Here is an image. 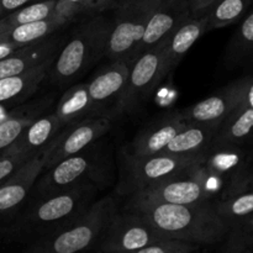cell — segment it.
Listing matches in <instances>:
<instances>
[{
  "label": "cell",
  "mask_w": 253,
  "mask_h": 253,
  "mask_svg": "<svg viewBox=\"0 0 253 253\" xmlns=\"http://www.w3.org/2000/svg\"><path fill=\"white\" fill-rule=\"evenodd\" d=\"M125 210L135 212L163 236L200 246L222 244L230 230L214 202L184 205L130 198Z\"/></svg>",
  "instance_id": "1"
},
{
  "label": "cell",
  "mask_w": 253,
  "mask_h": 253,
  "mask_svg": "<svg viewBox=\"0 0 253 253\" xmlns=\"http://www.w3.org/2000/svg\"><path fill=\"white\" fill-rule=\"evenodd\" d=\"M95 183H84L71 189L35 198L14 226V234L29 244L61 231L96 200Z\"/></svg>",
  "instance_id": "2"
},
{
  "label": "cell",
  "mask_w": 253,
  "mask_h": 253,
  "mask_svg": "<svg viewBox=\"0 0 253 253\" xmlns=\"http://www.w3.org/2000/svg\"><path fill=\"white\" fill-rule=\"evenodd\" d=\"M111 20L96 15L79 25L59 48L48 73L52 82L66 84L79 78L106 54Z\"/></svg>",
  "instance_id": "3"
},
{
  "label": "cell",
  "mask_w": 253,
  "mask_h": 253,
  "mask_svg": "<svg viewBox=\"0 0 253 253\" xmlns=\"http://www.w3.org/2000/svg\"><path fill=\"white\" fill-rule=\"evenodd\" d=\"M118 211L115 198L105 195L61 231L30 244L29 253H76L91 249L100 240L113 215Z\"/></svg>",
  "instance_id": "4"
},
{
  "label": "cell",
  "mask_w": 253,
  "mask_h": 253,
  "mask_svg": "<svg viewBox=\"0 0 253 253\" xmlns=\"http://www.w3.org/2000/svg\"><path fill=\"white\" fill-rule=\"evenodd\" d=\"M160 2L161 0H121L111 19L105 56L111 61L123 59L132 63L148 20Z\"/></svg>",
  "instance_id": "5"
},
{
  "label": "cell",
  "mask_w": 253,
  "mask_h": 253,
  "mask_svg": "<svg viewBox=\"0 0 253 253\" xmlns=\"http://www.w3.org/2000/svg\"><path fill=\"white\" fill-rule=\"evenodd\" d=\"M221 194L217 183L208 174L203 163L192 166L180 174L147 187L130 195L140 200L169 203V204H202L212 202Z\"/></svg>",
  "instance_id": "6"
},
{
  "label": "cell",
  "mask_w": 253,
  "mask_h": 253,
  "mask_svg": "<svg viewBox=\"0 0 253 253\" xmlns=\"http://www.w3.org/2000/svg\"><path fill=\"white\" fill-rule=\"evenodd\" d=\"M204 158L158 153L137 157L128 152L123 155L121 180L118 192L132 195L162 180L180 174L192 166L203 162Z\"/></svg>",
  "instance_id": "7"
},
{
  "label": "cell",
  "mask_w": 253,
  "mask_h": 253,
  "mask_svg": "<svg viewBox=\"0 0 253 253\" xmlns=\"http://www.w3.org/2000/svg\"><path fill=\"white\" fill-rule=\"evenodd\" d=\"M104 155L90 146L77 155L59 161L41 172L32 192L35 198L56 194L84 183H95L103 175Z\"/></svg>",
  "instance_id": "8"
},
{
  "label": "cell",
  "mask_w": 253,
  "mask_h": 253,
  "mask_svg": "<svg viewBox=\"0 0 253 253\" xmlns=\"http://www.w3.org/2000/svg\"><path fill=\"white\" fill-rule=\"evenodd\" d=\"M166 41L147 49L133 59L115 115H131L136 113L165 79L163 49Z\"/></svg>",
  "instance_id": "9"
},
{
  "label": "cell",
  "mask_w": 253,
  "mask_h": 253,
  "mask_svg": "<svg viewBox=\"0 0 253 253\" xmlns=\"http://www.w3.org/2000/svg\"><path fill=\"white\" fill-rule=\"evenodd\" d=\"M111 126V118L105 115L86 116L82 120L66 125L43 151V169L95 145L96 141L103 137Z\"/></svg>",
  "instance_id": "10"
},
{
  "label": "cell",
  "mask_w": 253,
  "mask_h": 253,
  "mask_svg": "<svg viewBox=\"0 0 253 253\" xmlns=\"http://www.w3.org/2000/svg\"><path fill=\"white\" fill-rule=\"evenodd\" d=\"M162 235L135 212L116 211L98 242V252L138 253Z\"/></svg>",
  "instance_id": "11"
},
{
  "label": "cell",
  "mask_w": 253,
  "mask_h": 253,
  "mask_svg": "<svg viewBox=\"0 0 253 253\" xmlns=\"http://www.w3.org/2000/svg\"><path fill=\"white\" fill-rule=\"evenodd\" d=\"M252 79L253 77L237 79L204 100L183 110V114L190 123L219 126L241 105Z\"/></svg>",
  "instance_id": "12"
},
{
  "label": "cell",
  "mask_w": 253,
  "mask_h": 253,
  "mask_svg": "<svg viewBox=\"0 0 253 253\" xmlns=\"http://www.w3.org/2000/svg\"><path fill=\"white\" fill-rule=\"evenodd\" d=\"M131 63L127 61H113L101 69L88 83L89 96L93 106V116H113L125 89Z\"/></svg>",
  "instance_id": "13"
},
{
  "label": "cell",
  "mask_w": 253,
  "mask_h": 253,
  "mask_svg": "<svg viewBox=\"0 0 253 253\" xmlns=\"http://www.w3.org/2000/svg\"><path fill=\"white\" fill-rule=\"evenodd\" d=\"M190 16L192 14L187 0H161L148 20L145 34L135 52V58L169 39L173 32Z\"/></svg>",
  "instance_id": "14"
},
{
  "label": "cell",
  "mask_w": 253,
  "mask_h": 253,
  "mask_svg": "<svg viewBox=\"0 0 253 253\" xmlns=\"http://www.w3.org/2000/svg\"><path fill=\"white\" fill-rule=\"evenodd\" d=\"M188 123L183 111L165 114L138 131L128 153L137 157L158 155Z\"/></svg>",
  "instance_id": "15"
},
{
  "label": "cell",
  "mask_w": 253,
  "mask_h": 253,
  "mask_svg": "<svg viewBox=\"0 0 253 253\" xmlns=\"http://www.w3.org/2000/svg\"><path fill=\"white\" fill-rule=\"evenodd\" d=\"M62 44V39L48 36L34 43L19 47L9 56L0 59V78L20 76L37 68L56 57Z\"/></svg>",
  "instance_id": "16"
},
{
  "label": "cell",
  "mask_w": 253,
  "mask_h": 253,
  "mask_svg": "<svg viewBox=\"0 0 253 253\" xmlns=\"http://www.w3.org/2000/svg\"><path fill=\"white\" fill-rule=\"evenodd\" d=\"M252 150L236 147H211L208 151L202 162L203 167L220 187V198L227 194L235 180L241 174Z\"/></svg>",
  "instance_id": "17"
},
{
  "label": "cell",
  "mask_w": 253,
  "mask_h": 253,
  "mask_svg": "<svg viewBox=\"0 0 253 253\" xmlns=\"http://www.w3.org/2000/svg\"><path fill=\"white\" fill-rule=\"evenodd\" d=\"M44 167V155L30 157L14 174L0 184V214L12 211L27 199Z\"/></svg>",
  "instance_id": "18"
},
{
  "label": "cell",
  "mask_w": 253,
  "mask_h": 253,
  "mask_svg": "<svg viewBox=\"0 0 253 253\" xmlns=\"http://www.w3.org/2000/svg\"><path fill=\"white\" fill-rule=\"evenodd\" d=\"M207 32L205 15L190 16L167 39L163 49V74L165 78L180 63L193 44Z\"/></svg>",
  "instance_id": "19"
},
{
  "label": "cell",
  "mask_w": 253,
  "mask_h": 253,
  "mask_svg": "<svg viewBox=\"0 0 253 253\" xmlns=\"http://www.w3.org/2000/svg\"><path fill=\"white\" fill-rule=\"evenodd\" d=\"M211 147L253 148V108L240 105L216 128Z\"/></svg>",
  "instance_id": "20"
},
{
  "label": "cell",
  "mask_w": 253,
  "mask_h": 253,
  "mask_svg": "<svg viewBox=\"0 0 253 253\" xmlns=\"http://www.w3.org/2000/svg\"><path fill=\"white\" fill-rule=\"evenodd\" d=\"M217 126L209 124L188 123L161 153L185 157L204 158L211 148Z\"/></svg>",
  "instance_id": "21"
},
{
  "label": "cell",
  "mask_w": 253,
  "mask_h": 253,
  "mask_svg": "<svg viewBox=\"0 0 253 253\" xmlns=\"http://www.w3.org/2000/svg\"><path fill=\"white\" fill-rule=\"evenodd\" d=\"M63 128L54 114L37 116L22 132V135L2 152L25 153L35 156L43 152L47 146L57 137L59 131Z\"/></svg>",
  "instance_id": "22"
},
{
  "label": "cell",
  "mask_w": 253,
  "mask_h": 253,
  "mask_svg": "<svg viewBox=\"0 0 253 253\" xmlns=\"http://www.w3.org/2000/svg\"><path fill=\"white\" fill-rule=\"evenodd\" d=\"M54 58L56 57L48 59L43 64L27 73L0 78V104L21 100L36 91L44 77L48 74Z\"/></svg>",
  "instance_id": "23"
},
{
  "label": "cell",
  "mask_w": 253,
  "mask_h": 253,
  "mask_svg": "<svg viewBox=\"0 0 253 253\" xmlns=\"http://www.w3.org/2000/svg\"><path fill=\"white\" fill-rule=\"evenodd\" d=\"M68 22L69 20L53 15L47 19L39 20V21L19 25V26L0 32V42H6V43L15 44L17 47L26 46V44L40 41L44 37H48L49 35H52Z\"/></svg>",
  "instance_id": "24"
},
{
  "label": "cell",
  "mask_w": 253,
  "mask_h": 253,
  "mask_svg": "<svg viewBox=\"0 0 253 253\" xmlns=\"http://www.w3.org/2000/svg\"><path fill=\"white\" fill-rule=\"evenodd\" d=\"M54 115L57 116L63 127L86 116H93V106L89 96L88 83L77 84L67 90L57 104Z\"/></svg>",
  "instance_id": "25"
},
{
  "label": "cell",
  "mask_w": 253,
  "mask_h": 253,
  "mask_svg": "<svg viewBox=\"0 0 253 253\" xmlns=\"http://www.w3.org/2000/svg\"><path fill=\"white\" fill-rule=\"evenodd\" d=\"M225 62L229 67H241L253 62V11L242 20L227 44Z\"/></svg>",
  "instance_id": "26"
},
{
  "label": "cell",
  "mask_w": 253,
  "mask_h": 253,
  "mask_svg": "<svg viewBox=\"0 0 253 253\" xmlns=\"http://www.w3.org/2000/svg\"><path fill=\"white\" fill-rule=\"evenodd\" d=\"M252 2L253 0H217L204 14L207 31L226 27L241 20Z\"/></svg>",
  "instance_id": "27"
},
{
  "label": "cell",
  "mask_w": 253,
  "mask_h": 253,
  "mask_svg": "<svg viewBox=\"0 0 253 253\" xmlns=\"http://www.w3.org/2000/svg\"><path fill=\"white\" fill-rule=\"evenodd\" d=\"M214 207L219 216L231 229L253 212V189L230 194L214 202Z\"/></svg>",
  "instance_id": "28"
},
{
  "label": "cell",
  "mask_w": 253,
  "mask_h": 253,
  "mask_svg": "<svg viewBox=\"0 0 253 253\" xmlns=\"http://www.w3.org/2000/svg\"><path fill=\"white\" fill-rule=\"evenodd\" d=\"M56 1L57 0H37L0 17V32L19 26V25L29 24V22L53 16Z\"/></svg>",
  "instance_id": "29"
},
{
  "label": "cell",
  "mask_w": 253,
  "mask_h": 253,
  "mask_svg": "<svg viewBox=\"0 0 253 253\" xmlns=\"http://www.w3.org/2000/svg\"><path fill=\"white\" fill-rule=\"evenodd\" d=\"M40 108L41 104H37V106H30L26 111L21 110L0 121V153L22 135L27 126L39 116Z\"/></svg>",
  "instance_id": "30"
},
{
  "label": "cell",
  "mask_w": 253,
  "mask_h": 253,
  "mask_svg": "<svg viewBox=\"0 0 253 253\" xmlns=\"http://www.w3.org/2000/svg\"><path fill=\"white\" fill-rule=\"evenodd\" d=\"M222 244L224 252L253 253V212L229 230Z\"/></svg>",
  "instance_id": "31"
},
{
  "label": "cell",
  "mask_w": 253,
  "mask_h": 253,
  "mask_svg": "<svg viewBox=\"0 0 253 253\" xmlns=\"http://www.w3.org/2000/svg\"><path fill=\"white\" fill-rule=\"evenodd\" d=\"M200 245L172 237L161 236L148 246L143 247L138 253H190L200 250Z\"/></svg>",
  "instance_id": "32"
},
{
  "label": "cell",
  "mask_w": 253,
  "mask_h": 253,
  "mask_svg": "<svg viewBox=\"0 0 253 253\" xmlns=\"http://www.w3.org/2000/svg\"><path fill=\"white\" fill-rule=\"evenodd\" d=\"M32 156L16 152H1L0 153V184L11 177L27 160Z\"/></svg>",
  "instance_id": "33"
},
{
  "label": "cell",
  "mask_w": 253,
  "mask_h": 253,
  "mask_svg": "<svg viewBox=\"0 0 253 253\" xmlns=\"http://www.w3.org/2000/svg\"><path fill=\"white\" fill-rule=\"evenodd\" d=\"M251 189H253V150L251 151V155H250L246 166L242 169L241 174L235 180V183L232 184V187L230 188V190L227 192V194L225 197H227L230 194H235V193Z\"/></svg>",
  "instance_id": "34"
},
{
  "label": "cell",
  "mask_w": 253,
  "mask_h": 253,
  "mask_svg": "<svg viewBox=\"0 0 253 253\" xmlns=\"http://www.w3.org/2000/svg\"><path fill=\"white\" fill-rule=\"evenodd\" d=\"M88 1L89 0H57L53 15L71 20L79 12H84Z\"/></svg>",
  "instance_id": "35"
},
{
  "label": "cell",
  "mask_w": 253,
  "mask_h": 253,
  "mask_svg": "<svg viewBox=\"0 0 253 253\" xmlns=\"http://www.w3.org/2000/svg\"><path fill=\"white\" fill-rule=\"evenodd\" d=\"M37 0H0V17Z\"/></svg>",
  "instance_id": "36"
},
{
  "label": "cell",
  "mask_w": 253,
  "mask_h": 253,
  "mask_svg": "<svg viewBox=\"0 0 253 253\" xmlns=\"http://www.w3.org/2000/svg\"><path fill=\"white\" fill-rule=\"evenodd\" d=\"M187 1L192 16H197V15H204L217 0H187Z\"/></svg>",
  "instance_id": "37"
},
{
  "label": "cell",
  "mask_w": 253,
  "mask_h": 253,
  "mask_svg": "<svg viewBox=\"0 0 253 253\" xmlns=\"http://www.w3.org/2000/svg\"><path fill=\"white\" fill-rule=\"evenodd\" d=\"M116 0H89L85 5L84 11L86 12H99L101 10L108 9L113 4H115Z\"/></svg>",
  "instance_id": "38"
},
{
  "label": "cell",
  "mask_w": 253,
  "mask_h": 253,
  "mask_svg": "<svg viewBox=\"0 0 253 253\" xmlns=\"http://www.w3.org/2000/svg\"><path fill=\"white\" fill-rule=\"evenodd\" d=\"M16 48H19L17 46L11 43H6V42H0V59L4 58V57L9 56L12 51H15Z\"/></svg>",
  "instance_id": "39"
},
{
  "label": "cell",
  "mask_w": 253,
  "mask_h": 253,
  "mask_svg": "<svg viewBox=\"0 0 253 253\" xmlns=\"http://www.w3.org/2000/svg\"><path fill=\"white\" fill-rule=\"evenodd\" d=\"M241 105L253 108V79H252L251 83H250L249 88H247L246 95H245V99H244V101H242Z\"/></svg>",
  "instance_id": "40"
}]
</instances>
